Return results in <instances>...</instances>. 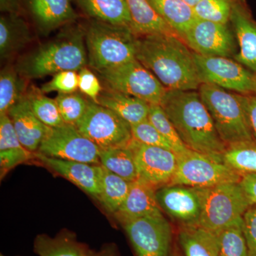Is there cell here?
<instances>
[{
  "label": "cell",
  "instance_id": "ac0fdd59",
  "mask_svg": "<svg viewBox=\"0 0 256 256\" xmlns=\"http://www.w3.org/2000/svg\"><path fill=\"white\" fill-rule=\"evenodd\" d=\"M156 188L142 178L132 182L127 197L114 216L124 224L143 217L163 215L158 204Z\"/></svg>",
  "mask_w": 256,
  "mask_h": 256
},
{
  "label": "cell",
  "instance_id": "484cf974",
  "mask_svg": "<svg viewBox=\"0 0 256 256\" xmlns=\"http://www.w3.org/2000/svg\"><path fill=\"white\" fill-rule=\"evenodd\" d=\"M34 252L38 256H92L94 252L85 244L79 242L76 236L67 230L54 238L40 234L35 238Z\"/></svg>",
  "mask_w": 256,
  "mask_h": 256
},
{
  "label": "cell",
  "instance_id": "f1b7e54d",
  "mask_svg": "<svg viewBox=\"0 0 256 256\" xmlns=\"http://www.w3.org/2000/svg\"><path fill=\"white\" fill-rule=\"evenodd\" d=\"M100 195L99 202L106 212L114 214L127 197L132 182L99 165Z\"/></svg>",
  "mask_w": 256,
  "mask_h": 256
},
{
  "label": "cell",
  "instance_id": "cb8c5ba5",
  "mask_svg": "<svg viewBox=\"0 0 256 256\" xmlns=\"http://www.w3.org/2000/svg\"><path fill=\"white\" fill-rule=\"evenodd\" d=\"M32 41V34L26 22L18 13L0 18V56L8 60Z\"/></svg>",
  "mask_w": 256,
  "mask_h": 256
},
{
  "label": "cell",
  "instance_id": "6da1fadb",
  "mask_svg": "<svg viewBox=\"0 0 256 256\" xmlns=\"http://www.w3.org/2000/svg\"><path fill=\"white\" fill-rule=\"evenodd\" d=\"M176 34L138 37L136 60L168 90H197L201 85L193 50Z\"/></svg>",
  "mask_w": 256,
  "mask_h": 256
},
{
  "label": "cell",
  "instance_id": "ffe728a7",
  "mask_svg": "<svg viewBox=\"0 0 256 256\" xmlns=\"http://www.w3.org/2000/svg\"><path fill=\"white\" fill-rule=\"evenodd\" d=\"M37 28L48 34L77 18L72 0H26Z\"/></svg>",
  "mask_w": 256,
  "mask_h": 256
},
{
  "label": "cell",
  "instance_id": "e575fe53",
  "mask_svg": "<svg viewBox=\"0 0 256 256\" xmlns=\"http://www.w3.org/2000/svg\"><path fill=\"white\" fill-rule=\"evenodd\" d=\"M148 120L166 138L174 148L175 152L182 153L188 149L182 140L174 124L161 106L150 104Z\"/></svg>",
  "mask_w": 256,
  "mask_h": 256
},
{
  "label": "cell",
  "instance_id": "52a82bcc",
  "mask_svg": "<svg viewBox=\"0 0 256 256\" xmlns=\"http://www.w3.org/2000/svg\"><path fill=\"white\" fill-rule=\"evenodd\" d=\"M178 166L170 184L208 188L222 184L239 182L242 175L222 160L188 149L178 153Z\"/></svg>",
  "mask_w": 256,
  "mask_h": 256
},
{
  "label": "cell",
  "instance_id": "2e32d148",
  "mask_svg": "<svg viewBox=\"0 0 256 256\" xmlns=\"http://www.w3.org/2000/svg\"><path fill=\"white\" fill-rule=\"evenodd\" d=\"M35 159L42 165L68 180L82 191L99 201L100 195L99 165L50 158L35 153Z\"/></svg>",
  "mask_w": 256,
  "mask_h": 256
},
{
  "label": "cell",
  "instance_id": "44dd1931",
  "mask_svg": "<svg viewBox=\"0 0 256 256\" xmlns=\"http://www.w3.org/2000/svg\"><path fill=\"white\" fill-rule=\"evenodd\" d=\"M35 159L34 154L20 142L8 114L0 116V172L1 178L18 165Z\"/></svg>",
  "mask_w": 256,
  "mask_h": 256
},
{
  "label": "cell",
  "instance_id": "b9f144b4",
  "mask_svg": "<svg viewBox=\"0 0 256 256\" xmlns=\"http://www.w3.org/2000/svg\"><path fill=\"white\" fill-rule=\"evenodd\" d=\"M254 140L256 141V96L238 94Z\"/></svg>",
  "mask_w": 256,
  "mask_h": 256
},
{
  "label": "cell",
  "instance_id": "7bdbcfd3",
  "mask_svg": "<svg viewBox=\"0 0 256 256\" xmlns=\"http://www.w3.org/2000/svg\"><path fill=\"white\" fill-rule=\"evenodd\" d=\"M239 184L250 204L256 205V173L242 174Z\"/></svg>",
  "mask_w": 256,
  "mask_h": 256
},
{
  "label": "cell",
  "instance_id": "d4e9b609",
  "mask_svg": "<svg viewBox=\"0 0 256 256\" xmlns=\"http://www.w3.org/2000/svg\"><path fill=\"white\" fill-rule=\"evenodd\" d=\"M126 2L132 18V30L136 35L142 36L176 34L153 8L149 0H126Z\"/></svg>",
  "mask_w": 256,
  "mask_h": 256
},
{
  "label": "cell",
  "instance_id": "9a60e30c",
  "mask_svg": "<svg viewBox=\"0 0 256 256\" xmlns=\"http://www.w3.org/2000/svg\"><path fill=\"white\" fill-rule=\"evenodd\" d=\"M156 196L162 210L182 227L200 225L202 210L200 188L168 184L158 188Z\"/></svg>",
  "mask_w": 256,
  "mask_h": 256
},
{
  "label": "cell",
  "instance_id": "bcb514c9",
  "mask_svg": "<svg viewBox=\"0 0 256 256\" xmlns=\"http://www.w3.org/2000/svg\"><path fill=\"white\" fill-rule=\"evenodd\" d=\"M183 1L194 8L200 2V0H183Z\"/></svg>",
  "mask_w": 256,
  "mask_h": 256
},
{
  "label": "cell",
  "instance_id": "4fadbf2b",
  "mask_svg": "<svg viewBox=\"0 0 256 256\" xmlns=\"http://www.w3.org/2000/svg\"><path fill=\"white\" fill-rule=\"evenodd\" d=\"M182 40L193 52L207 56H235L236 44L228 24L196 18Z\"/></svg>",
  "mask_w": 256,
  "mask_h": 256
},
{
  "label": "cell",
  "instance_id": "3957f363",
  "mask_svg": "<svg viewBox=\"0 0 256 256\" xmlns=\"http://www.w3.org/2000/svg\"><path fill=\"white\" fill-rule=\"evenodd\" d=\"M85 34L80 28L66 32L53 41L38 47L18 60L16 70L25 80L43 78L86 66Z\"/></svg>",
  "mask_w": 256,
  "mask_h": 256
},
{
  "label": "cell",
  "instance_id": "d6a6232c",
  "mask_svg": "<svg viewBox=\"0 0 256 256\" xmlns=\"http://www.w3.org/2000/svg\"><path fill=\"white\" fill-rule=\"evenodd\" d=\"M26 96L33 112L47 127L56 128L65 124L55 99L46 97L40 89L34 87L26 92Z\"/></svg>",
  "mask_w": 256,
  "mask_h": 256
},
{
  "label": "cell",
  "instance_id": "ee69618b",
  "mask_svg": "<svg viewBox=\"0 0 256 256\" xmlns=\"http://www.w3.org/2000/svg\"><path fill=\"white\" fill-rule=\"evenodd\" d=\"M20 8L18 0H0V10L8 14L18 13Z\"/></svg>",
  "mask_w": 256,
  "mask_h": 256
},
{
  "label": "cell",
  "instance_id": "ab89813d",
  "mask_svg": "<svg viewBox=\"0 0 256 256\" xmlns=\"http://www.w3.org/2000/svg\"><path fill=\"white\" fill-rule=\"evenodd\" d=\"M78 75L79 90L90 98L92 102L98 104L99 96L102 92L98 78L86 66L78 70Z\"/></svg>",
  "mask_w": 256,
  "mask_h": 256
},
{
  "label": "cell",
  "instance_id": "30bf717a",
  "mask_svg": "<svg viewBox=\"0 0 256 256\" xmlns=\"http://www.w3.org/2000/svg\"><path fill=\"white\" fill-rule=\"evenodd\" d=\"M37 152L57 159L100 164L99 148L72 124L48 128Z\"/></svg>",
  "mask_w": 256,
  "mask_h": 256
},
{
  "label": "cell",
  "instance_id": "ba28073f",
  "mask_svg": "<svg viewBox=\"0 0 256 256\" xmlns=\"http://www.w3.org/2000/svg\"><path fill=\"white\" fill-rule=\"evenodd\" d=\"M98 72L109 89L139 98L150 104L160 105L168 90L137 60Z\"/></svg>",
  "mask_w": 256,
  "mask_h": 256
},
{
  "label": "cell",
  "instance_id": "f546056e",
  "mask_svg": "<svg viewBox=\"0 0 256 256\" xmlns=\"http://www.w3.org/2000/svg\"><path fill=\"white\" fill-rule=\"evenodd\" d=\"M99 158L100 165L120 178L131 182L139 178L134 153L130 146L100 150Z\"/></svg>",
  "mask_w": 256,
  "mask_h": 256
},
{
  "label": "cell",
  "instance_id": "60d3db41",
  "mask_svg": "<svg viewBox=\"0 0 256 256\" xmlns=\"http://www.w3.org/2000/svg\"><path fill=\"white\" fill-rule=\"evenodd\" d=\"M242 230L246 240L248 256L256 254V205H252L242 216Z\"/></svg>",
  "mask_w": 256,
  "mask_h": 256
},
{
  "label": "cell",
  "instance_id": "8d00e7d4",
  "mask_svg": "<svg viewBox=\"0 0 256 256\" xmlns=\"http://www.w3.org/2000/svg\"><path fill=\"white\" fill-rule=\"evenodd\" d=\"M234 0H200L194 8L197 18L228 24Z\"/></svg>",
  "mask_w": 256,
  "mask_h": 256
},
{
  "label": "cell",
  "instance_id": "681fc988",
  "mask_svg": "<svg viewBox=\"0 0 256 256\" xmlns=\"http://www.w3.org/2000/svg\"><path fill=\"white\" fill-rule=\"evenodd\" d=\"M256 256V255H254V256Z\"/></svg>",
  "mask_w": 256,
  "mask_h": 256
},
{
  "label": "cell",
  "instance_id": "8992f818",
  "mask_svg": "<svg viewBox=\"0 0 256 256\" xmlns=\"http://www.w3.org/2000/svg\"><path fill=\"white\" fill-rule=\"evenodd\" d=\"M200 188L202 198L200 226L217 235L242 220V216L252 206L239 182Z\"/></svg>",
  "mask_w": 256,
  "mask_h": 256
},
{
  "label": "cell",
  "instance_id": "d590c367",
  "mask_svg": "<svg viewBox=\"0 0 256 256\" xmlns=\"http://www.w3.org/2000/svg\"><path fill=\"white\" fill-rule=\"evenodd\" d=\"M64 124L76 126L86 112L89 101L78 92L58 94L55 98Z\"/></svg>",
  "mask_w": 256,
  "mask_h": 256
},
{
  "label": "cell",
  "instance_id": "e0dca14e",
  "mask_svg": "<svg viewBox=\"0 0 256 256\" xmlns=\"http://www.w3.org/2000/svg\"><path fill=\"white\" fill-rule=\"evenodd\" d=\"M230 22L238 44V52L234 58L256 73V22L252 18L246 0H234Z\"/></svg>",
  "mask_w": 256,
  "mask_h": 256
},
{
  "label": "cell",
  "instance_id": "7dc6e473",
  "mask_svg": "<svg viewBox=\"0 0 256 256\" xmlns=\"http://www.w3.org/2000/svg\"><path fill=\"white\" fill-rule=\"evenodd\" d=\"M254 94H255L256 96V72L254 74Z\"/></svg>",
  "mask_w": 256,
  "mask_h": 256
},
{
  "label": "cell",
  "instance_id": "4dcf8cb0",
  "mask_svg": "<svg viewBox=\"0 0 256 256\" xmlns=\"http://www.w3.org/2000/svg\"><path fill=\"white\" fill-rule=\"evenodd\" d=\"M25 79L16 68L6 66L0 74V116L8 111L26 94Z\"/></svg>",
  "mask_w": 256,
  "mask_h": 256
},
{
  "label": "cell",
  "instance_id": "7a4b0ae2",
  "mask_svg": "<svg viewBox=\"0 0 256 256\" xmlns=\"http://www.w3.org/2000/svg\"><path fill=\"white\" fill-rule=\"evenodd\" d=\"M160 106L188 149L222 160L227 146L198 90H168Z\"/></svg>",
  "mask_w": 256,
  "mask_h": 256
},
{
  "label": "cell",
  "instance_id": "c3c4849f",
  "mask_svg": "<svg viewBox=\"0 0 256 256\" xmlns=\"http://www.w3.org/2000/svg\"><path fill=\"white\" fill-rule=\"evenodd\" d=\"M0 256H5L2 255V254H1V255H0Z\"/></svg>",
  "mask_w": 256,
  "mask_h": 256
},
{
  "label": "cell",
  "instance_id": "74e56055",
  "mask_svg": "<svg viewBox=\"0 0 256 256\" xmlns=\"http://www.w3.org/2000/svg\"><path fill=\"white\" fill-rule=\"evenodd\" d=\"M132 140L146 146H160L174 151L166 138L149 122L148 120L131 126ZM175 152V151H174Z\"/></svg>",
  "mask_w": 256,
  "mask_h": 256
},
{
  "label": "cell",
  "instance_id": "1f68e13d",
  "mask_svg": "<svg viewBox=\"0 0 256 256\" xmlns=\"http://www.w3.org/2000/svg\"><path fill=\"white\" fill-rule=\"evenodd\" d=\"M222 160L242 175L256 173V141H247L227 146Z\"/></svg>",
  "mask_w": 256,
  "mask_h": 256
},
{
  "label": "cell",
  "instance_id": "83f0119b",
  "mask_svg": "<svg viewBox=\"0 0 256 256\" xmlns=\"http://www.w3.org/2000/svg\"><path fill=\"white\" fill-rule=\"evenodd\" d=\"M149 2L181 38L197 18L194 8L183 0H149Z\"/></svg>",
  "mask_w": 256,
  "mask_h": 256
},
{
  "label": "cell",
  "instance_id": "4316f807",
  "mask_svg": "<svg viewBox=\"0 0 256 256\" xmlns=\"http://www.w3.org/2000/svg\"><path fill=\"white\" fill-rule=\"evenodd\" d=\"M178 242L185 256H220L218 235L200 225L182 227Z\"/></svg>",
  "mask_w": 256,
  "mask_h": 256
},
{
  "label": "cell",
  "instance_id": "8fae6325",
  "mask_svg": "<svg viewBox=\"0 0 256 256\" xmlns=\"http://www.w3.org/2000/svg\"><path fill=\"white\" fill-rule=\"evenodd\" d=\"M201 84H210L247 95L254 92V74L228 57L207 56L194 52Z\"/></svg>",
  "mask_w": 256,
  "mask_h": 256
},
{
  "label": "cell",
  "instance_id": "836d02e7",
  "mask_svg": "<svg viewBox=\"0 0 256 256\" xmlns=\"http://www.w3.org/2000/svg\"><path fill=\"white\" fill-rule=\"evenodd\" d=\"M220 256H249L242 218L218 234Z\"/></svg>",
  "mask_w": 256,
  "mask_h": 256
},
{
  "label": "cell",
  "instance_id": "277c9868",
  "mask_svg": "<svg viewBox=\"0 0 256 256\" xmlns=\"http://www.w3.org/2000/svg\"><path fill=\"white\" fill-rule=\"evenodd\" d=\"M84 34L88 62L98 72L136 60L138 37L130 28L92 20Z\"/></svg>",
  "mask_w": 256,
  "mask_h": 256
},
{
  "label": "cell",
  "instance_id": "5b68a950",
  "mask_svg": "<svg viewBox=\"0 0 256 256\" xmlns=\"http://www.w3.org/2000/svg\"><path fill=\"white\" fill-rule=\"evenodd\" d=\"M198 92L226 146L254 140L238 94L206 84Z\"/></svg>",
  "mask_w": 256,
  "mask_h": 256
},
{
  "label": "cell",
  "instance_id": "5bb4252c",
  "mask_svg": "<svg viewBox=\"0 0 256 256\" xmlns=\"http://www.w3.org/2000/svg\"><path fill=\"white\" fill-rule=\"evenodd\" d=\"M138 176L156 190L170 184L178 166V153L160 146H146L132 140Z\"/></svg>",
  "mask_w": 256,
  "mask_h": 256
},
{
  "label": "cell",
  "instance_id": "f6af8a7d",
  "mask_svg": "<svg viewBox=\"0 0 256 256\" xmlns=\"http://www.w3.org/2000/svg\"><path fill=\"white\" fill-rule=\"evenodd\" d=\"M92 256H120L117 246L114 244H108L98 252H94Z\"/></svg>",
  "mask_w": 256,
  "mask_h": 256
},
{
  "label": "cell",
  "instance_id": "9c48e42d",
  "mask_svg": "<svg viewBox=\"0 0 256 256\" xmlns=\"http://www.w3.org/2000/svg\"><path fill=\"white\" fill-rule=\"evenodd\" d=\"M99 150L124 148L132 140L131 126L114 111L89 101L86 112L76 126Z\"/></svg>",
  "mask_w": 256,
  "mask_h": 256
},
{
  "label": "cell",
  "instance_id": "d6986e66",
  "mask_svg": "<svg viewBox=\"0 0 256 256\" xmlns=\"http://www.w3.org/2000/svg\"><path fill=\"white\" fill-rule=\"evenodd\" d=\"M8 114L23 146L34 154L36 153L48 127L33 112L26 94L10 109Z\"/></svg>",
  "mask_w": 256,
  "mask_h": 256
},
{
  "label": "cell",
  "instance_id": "7402d4cb",
  "mask_svg": "<svg viewBox=\"0 0 256 256\" xmlns=\"http://www.w3.org/2000/svg\"><path fill=\"white\" fill-rule=\"evenodd\" d=\"M98 104L114 111L131 126L146 121L150 104L146 101L116 90H102Z\"/></svg>",
  "mask_w": 256,
  "mask_h": 256
},
{
  "label": "cell",
  "instance_id": "603a6c76",
  "mask_svg": "<svg viewBox=\"0 0 256 256\" xmlns=\"http://www.w3.org/2000/svg\"><path fill=\"white\" fill-rule=\"evenodd\" d=\"M92 20L132 30V18L126 0H76Z\"/></svg>",
  "mask_w": 256,
  "mask_h": 256
},
{
  "label": "cell",
  "instance_id": "7c38bea8",
  "mask_svg": "<svg viewBox=\"0 0 256 256\" xmlns=\"http://www.w3.org/2000/svg\"><path fill=\"white\" fill-rule=\"evenodd\" d=\"M122 226L137 256H170L172 232L164 216L143 217Z\"/></svg>",
  "mask_w": 256,
  "mask_h": 256
},
{
  "label": "cell",
  "instance_id": "f35d334b",
  "mask_svg": "<svg viewBox=\"0 0 256 256\" xmlns=\"http://www.w3.org/2000/svg\"><path fill=\"white\" fill-rule=\"evenodd\" d=\"M78 88V75L77 72L65 70L54 74L52 80L44 84L40 90L44 94L56 92L68 94L75 92Z\"/></svg>",
  "mask_w": 256,
  "mask_h": 256
}]
</instances>
